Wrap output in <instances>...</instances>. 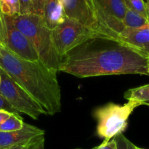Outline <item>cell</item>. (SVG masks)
<instances>
[{
    "mask_svg": "<svg viewBox=\"0 0 149 149\" xmlns=\"http://www.w3.org/2000/svg\"><path fill=\"white\" fill-rule=\"evenodd\" d=\"M148 60L115 41L96 47L92 39L63 56L59 71L79 78L121 74L149 76Z\"/></svg>",
    "mask_w": 149,
    "mask_h": 149,
    "instance_id": "1",
    "label": "cell"
},
{
    "mask_svg": "<svg viewBox=\"0 0 149 149\" xmlns=\"http://www.w3.org/2000/svg\"><path fill=\"white\" fill-rule=\"evenodd\" d=\"M0 68L40 105L45 114L53 116L61 112L62 103L58 72L47 68L40 61L20 58L1 46Z\"/></svg>",
    "mask_w": 149,
    "mask_h": 149,
    "instance_id": "2",
    "label": "cell"
},
{
    "mask_svg": "<svg viewBox=\"0 0 149 149\" xmlns=\"http://www.w3.org/2000/svg\"><path fill=\"white\" fill-rule=\"evenodd\" d=\"M8 17L30 41L39 61L49 69L58 72L61 58L54 47L52 31L47 26L43 17L33 13Z\"/></svg>",
    "mask_w": 149,
    "mask_h": 149,
    "instance_id": "3",
    "label": "cell"
},
{
    "mask_svg": "<svg viewBox=\"0 0 149 149\" xmlns=\"http://www.w3.org/2000/svg\"><path fill=\"white\" fill-rule=\"evenodd\" d=\"M144 105L129 100L124 105L109 103L95 111L97 120V135L104 141H109L118 135L123 134L128 125V119L137 107Z\"/></svg>",
    "mask_w": 149,
    "mask_h": 149,
    "instance_id": "4",
    "label": "cell"
},
{
    "mask_svg": "<svg viewBox=\"0 0 149 149\" xmlns=\"http://www.w3.org/2000/svg\"><path fill=\"white\" fill-rule=\"evenodd\" d=\"M51 31L54 47L61 58L92 39L111 40L106 35L68 17Z\"/></svg>",
    "mask_w": 149,
    "mask_h": 149,
    "instance_id": "5",
    "label": "cell"
},
{
    "mask_svg": "<svg viewBox=\"0 0 149 149\" xmlns=\"http://www.w3.org/2000/svg\"><path fill=\"white\" fill-rule=\"evenodd\" d=\"M93 15L102 30L113 41L125 29L123 24L127 7L124 0H88Z\"/></svg>",
    "mask_w": 149,
    "mask_h": 149,
    "instance_id": "6",
    "label": "cell"
},
{
    "mask_svg": "<svg viewBox=\"0 0 149 149\" xmlns=\"http://www.w3.org/2000/svg\"><path fill=\"white\" fill-rule=\"evenodd\" d=\"M0 94L18 112L33 119L45 114L40 105L0 68Z\"/></svg>",
    "mask_w": 149,
    "mask_h": 149,
    "instance_id": "7",
    "label": "cell"
},
{
    "mask_svg": "<svg viewBox=\"0 0 149 149\" xmlns=\"http://www.w3.org/2000/svg\"><path fill=\"white\" fill-rule=\"evenodd\" d=\"M0 46L26 61H39L32 44L13 25L8 16L0 12Z\"/></svg>",
    "mask_w": 149,
    "mask_h": 149,
    "instance_id": "8",
    "label": "cell"
},
{
    "mask_svg": "<svg viewBox=\"0 0 149 149\" xmlns=\"http://www.w3.org/2000/svg\"><path fill=\"white\" fill-rule=\"evenodd\" d=\"M63 7L66 17L76 20L81 24L100 32L109 37L103 32L98 23L95 20L88 0H60ZM110 38L111 40L113 39Z\"/></svg>",
    "mask_w": 149,
    "mask_h": 149,
    "instance_id": "9",
    "label": "cell"
},
{
    "mask_svg": "<svg viewBox=\"0 0 149 149\" xmlns=\"http://www.w3.org/2000/svg\"><path fill=\"white\" fill-rule=\"evenodd\" d=\"M117 42L149 59V25L140 29L125 28L118 36Z\"/></svg>",
    "mask_w": 149,
    "mask_h": 149,
    "instance_id": "10",
    "label": "cell"
},
{
    "mask_svg": "<svg viewBox=\"0 0 149 149\" xmlns=\"http://www.w3.org/2000/svg\"><path fill=\"white\" fill-rule=\"evenodd\" d=\"M45 135V131L43 130L24 123L23 128L19 130L0 132V149H7Z\"/></svg>",
    "mask_w": 149,
    "mask_h": 149,
    "instance_id": "11",
    "label": "cell"
},
{
    "mask_svg": "<svg viewBox=\"0 0 149 149\" xmlns=\"http://www.w3.org/2000/svg\"><path fill=\"white\" fill-rule=\"evenodd\" d=\"M43 18L50 30L65 21L66 15L60 0H45Z\"/></svg>",
    "mask_w": 149,
    "mask_h": 149,
    "instance_id": "12",
    "label": "cell"
},
{
    "mask_svg": "<svg viewBox=\"0 0 149 149\" xmlns=\"http://www.w3.org/2000/svg\"><path fill=\"white\" fill-rule=\"evenodd\" d=\"M122 22L125 27L128 29H140L148 25L147 17L130 9H127Z\"/></svg>",
    "mask_w": 149,
    "mask_h": 149,
    "instance_id": "13",
    "label": "cell"
},
{
    "mask_svg": "<svg viewBox=\"0 0 149 149\" xmlns=\"http://www.w3.org/2000/svg\"><path fill=\"white\" fill-rule=\"evenodd\" d=\"M124 96L128 101L141 102L145 105L146 103L149 102V84L130 89L125 92Z\"/></svg>",
    "mask_w": 149,
    "mask_h": 149,
    "instance_id": "14",
    "label": "cell"
},
{
    "mask_svg": "<svg viewBox=\"0 0 149 149\" xmlns=\"http://www.w3.org/2000/svg\"><path fill=\"white\" fill-rule=\"evenodd\" d=\"M25 122L19 113H12L11 115L0 125V132H12L23 128Z\"/></svg>",
    "mask_w": 149,
    "mask_h": 149,
    "instance_id": "15",
    "label": "cell"
},
{
    "mask_svg": "<svg viewBox=\"0 0 149 149\" xmlns=\"http://www.w3.org/2000/svg\"><path fill=\"white\" fill-rule=\"evenodd\" d=\"M0 12L6 16H15L20 13L18 0H0Z\"/></svg>",
    "mask_w": 149,
    "mask_h": 149,
    "instance_id": "16",
    "label": "cell"
},
{
    "mask_svg": "<svg viewBox=\"0 0 149 149\" xmlns=\"http://www.w3.org/2000/svg\"><path fill=\"white\" fill-rule=\"evenodd\" d=\"M127 9L136 12L148 18L146 2L144 0H124Z\"/></svg>",
    "mask_w": 149,
    "mask_h": 149,
    "instance_id": "17",
    "label": "cell"
},
{
    "mask_svg": "<svg viewBox=\"0 0 149 149\" xmlns=\"http://www.w3.org/2000/svg\"><path fill=\"white\" fill-rule=\"evenodd\" d=\"M117 149H137V146L127 139L123 134L118 135L114 138Z\"/></svg>",
    "mask_w": 149,
    "mask_h": 149,
    "instance_id": "18",
    "label": "cell"
},
{
    "mask_svg": "<svg viewBox=\"0 0 149 149\" xmlns=\"http://www.w3.org/2000/svg\"><path fill=\"white\" fill-rule=\"evenodd\" d=\"M20 5V13L19 15L34 14L32 0H18Z\"/></svg>",
    "mask_w": 149,
    "mask_h": 149,
    "instance_id": "19",
    "label": "cell"
},
{
    "mask_svg": "<svg viewBox=\"0 0 149 149\" xmlns=\"http://www.w3.org/2000/svg\"><path fill=\"white\" fill-rule=\"evenodd\" d=\"M43 136H45V135H43ZM42 137V136H40L36 138H33L31 141H29L28 142L23 143H20L18 144V145L14 146H12L7 149H30Z\"/></svg>",
    "mask_w": 149,
    "mask_h": 149,
    "instance_id": "20",
    "label": "cell"
},
{
    "mask_svg": "<svg viewBox=\"0 0 149 149\" xmlns=\"http://www.w3.org/2000/svg\"><path fill=\"white\" fill-rule=\"evenodd\" d=\"M32 1H33V7L34 14L43 17L45 0H32Z\"/></svg>",
    "mask_w": 149,
    "mask_h": 149,
    "instance_id": "21",
    "label": "cell"
},
{
    "mask_svg": "<svg viewBox=\"0 0 149 149\" xmlns=\"http://www.w3.org/2000/svg\"><path fill=\"white\" fill-rule=\"evenodd\" d=\"M93 149H117V145L114 138L109 141H104L100 145L94 147Z\"/></svg>",
    "mask_w": 149,
    "mask_h": 149,
    "instance_id": "22",
    "label": "cell"
},
{
    "mask_svg": "<svg viewBox=\"0 0 149 149\" xmlns=\"http://www.w3.org/2000/svg\"><path fill=\"white\" fill-rule=\"evenodd\" d=\"M0 109L7 111L10 112V113H19L1 94H0Z\"/></svg>",
    "mask_w": 149,
    "mask_h": 149,
    "instance_id": "23",
    "label": "cell"
},
{
    "mask_svg": "<svg viewBox=\"0 0 149 149\" xmlns=\"http://www.w3.org/2000/svg\"><path fill=\"white\" fill-rule=\"evenodd\" d=\"M45 136H42L40 138V139L30 149H42L45 147Z\"/></svg>",
    "mask_w": 149,
    "mask_h": 149,
    "instance_id": "24",
    "label": "cell"
},
{
    "mask_svg": "<svg viewBox=\"0 0 149 149\" xmlns=\"http://www.w3.org/2000/svg\"><path fill=\"white\" fill-rule=\"evenodd\" d=\"M11 113H12L7 111L0 109V125L4 122L11 115Z\"/></svg>",
    "mask_w": 149,
    "mask_h": 149,
    "instance_id": "25",
    "label": "cell"
},
{
    "mask_svg": "<svg viewBox=\"0 0 149 149\" xmlns=\"http://www.w3.org/2000/svg\"><path fill=\"white\" fill-rule=\"evenodd\" d=\"M146 8L147 14H148V17L149 16V0H146Z\"/></svg>",
    "mask_w": 149,
    "mask_h": 149,
    "instance_id": "26",
    "label": "cell"
},
{
    "mask_svg": "<svg viewBox=\"0 0 149 149\" xmlns=\"http://www.w3.org/2000/svg\"><path fill=\"white\" fill-rule=\"evenodd\" d=\"M148 74H149V59L148 60Z\"/></svg>",
    "mask_w": 149,
    "mask_h": 149,
    "instance_id": "27",
    "label": "cell"
},
{
    "mask_svg": "<svg viewBox=\"0 0 149 149\" xmlns=\"http://www.w3.org/2000/svg\"><path fill=\"white\" fill-rule=\"evenodd\" d=\"M137 149H145V148H140V147L137 146Z\"/></svg>",
    "mask_w": 149,
    "mask_h": 149,
    "instance_id": "28",
    "label": "cell"
},
{
    "mask_svg": "<svg viewBox=\"0 0 149 149\" xmlns=\"http://www.w3.org/2000/svg\"><path fill=\"white\" fill-rule=\"evenodd\" d=\"M145 105H148V106H149V102H148V103H146Z\"/></svg>",
    "mask_w": 149,
    "mask_h": 149,
    "instance_id": "29",
    "label": "cell"
},
{
    "mask_svg": "<svg viewBox=\"0 0 149 149\" xmlns=\"http://www.w3.org/2000/svg\"><path fill=\"white\" fill-rule=\"evenodd\" d=\"M148 25H149V16L148 17Z\"/></svg>",
    "mask_w": 149,
    "mask_h": 149,
    "instance_id": "30",
    "label": "cell"
},
{
    "mask_svg": "<svg viewBox=\"0 0 149 149\" xmlns=\"http://www.w3.org/2000/svg\"><path fill=\"white\" fill-rule=\"evenodd\" d=\"M77 149H80V148H77Z\"/></svg>",
    "mask_w": 149,
    "mask_h": 149,
    "instance_id": "31",
    "label": "cell"
},
{
    "mask_svg": "<svg viewBox=\"0 0 149 149\" xmlns=\"http://www.w3.org/2000/svg\"><path fill=\"white\" fill-rule=\"evenodd\" d=\"M42 149H44V148H42Z\"/></svg>",
    "mask_w": 149,
    "mask_h": 149,
    "instance_id": "32",
    "label": "cell"
},
{
    "mask_svg": "<svg viewBox=\"0 0 149 149\" xmlns=\"http://www.w3.org/2000/svg\"><path fill=\"white\" fill-rule=\"evenodd\" d=\"M76 149H77V148H76Z\"/></svg>",
    "mask_w": 149,
    "mask_h": 149,
    "instance_id": "33",
    "label": "cell"
}]
</instances>
